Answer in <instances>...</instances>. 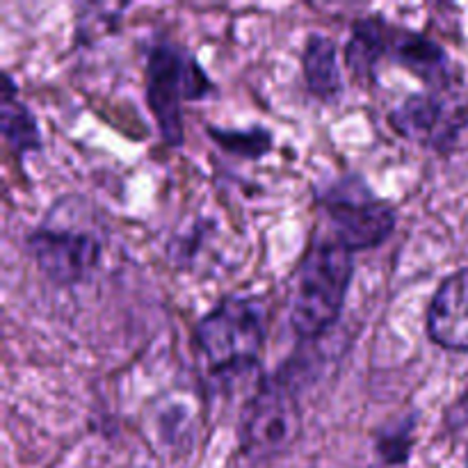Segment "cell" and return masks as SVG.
I'll list each match as a JSON object with an SVG mask.
<instances>
[{"label":"cell","mask_w":468,"mask_h":468,"mask_svg":"<svg viewBox=\"0 0 468 468\" xmlns=\"http://www.w3.org/2000/svg\"><path fill=\"white\" fill-rule=\"evenodd\" d=\"M302 430L292 378L286 373L263 379L240 416V448L250 460H270L295 443Z\"/></svg>","instance_id":"4"},{"label":"cell","mask_w":468,"mask_h":468,"mask_svg":"<svg viewBox=\"0 0 468 468\" xmlns=\"http://www.w3.org/2000/svg\"><path fill=\"white\" fill-rule=\"evenodd\" d=\"M388 32L391 27L382 18H364L356 23L346 48L347 67L355 71V76L364 78L373 73L378 59L388 50Z\"/></svg>","instance_id":"12"},{"label":"cell","mask_w":468,"mask_h":468,"mask_svg":"<svg viewBox=\"0 0 468 468\" xmlns=\"http://www.w3.org/2000/svg\"><path fill=\"white\" fill-rule=\"evenodd\" d=\"M213 90L204 69L181 46L160 41L149 53L146 99L158 122L163 140L178 146L183 142V101L201 99Z\"/></svg>","instance_id":"3"},{"label":"cell","mask_w":468,"mask_h":468,"mask_svg":"<svg viewBox=\"0 0 468 468\" xmlns=\"http://www.w3.org/2000/svg\"><path fill=\"white\" fill-rule=\"evenodd\" d=\"M206 366L218 375L245 373L259 366L265 341V309L256 297H224L197 324Z\"/></svg>","instance_id":"2"},{"label":"cell","mask_w":468,"mask_h":468,"mask_svg":"<svg viewBox=\"0 0 468 468\" xmlns=\"http://www.w3.org/2000/svg\"><path fill=\"white\" fill-rule=\"evenodd\" d=\"M388 53L396 62L410 69L419 78H423L430 85H448L452 80L451 62L446 58V50L425 35L411 30H393L388 32Z\"/></svg>","instance_id":"9"},{"label":"cell","mask_w":468,"mask_h":468,"mask_svg":"<svg viewBox=\"0 0 468 468\" xmlns=\"http://www.w3.org/2000/svg\"><path fill=\"white\" fill-rule=\"evenodd\" d=\"M320 201L332 219L334 238L352 254L382 245L396 229V213L391 206L370 195L359 178L338 181Z\"/></svg>","instance_id":"5"},{"label":"cell","mask_w":468,"mask_h":468,"mask_svg":"<svg viewBox=\"0 0 468 468\" xmlns=\"http://www.w3.org/2000/svg\"><path fill=\"white\" fill-rule=\"evenodd\" d=\"M411 428L414 423H407L405 428L398 430H387L382 437L378 439V452L387 464H402L407 462V455H410V446H411Z\"/></svg>","instance_id":"14"},{"label":"cell","mask_w":468,"mask_h":468,"mask_svg":"<svg viewBox=\"0 0 468 468\" xmlns=\"http://www.w3.org/2000/svg\"><path fill=\"white\" fill-rule=\"evenodd\" d=\"M448 423L457 430L468 428V393H464V396L452 405V410L448 411Z\"/></svg>","instance_id":"15"},{"label":"cell","mask_w":468,"mask_h":468,"mask_svg":"<svg viewBox=\"0 0 468 468\" xmlns=\"http://www.w3.org/2000/svg\"><path fill=\"white\" fill-rule=\"evenodd\" d=\"M391 126L411 142L448 144V135L455 137L457 128L448 123L446 103L437 94H414L402 101L391 114Z\"/></svg>","instance_id":"8"},{"label":"cell","mask_w":468,"mask_h":468,"mask_svg":"<svg viewBox=\"0 0 468 468\" xmlns=\"http://www.w3.org/2000/svg\"><path fill=\"white\" fill-rule=\"evenodd\" d=\"M304 78L306 87L320 101H336L343 94L338 50L329 37L311 35L304 48Z\"/></svg>","instance_id":"10"},{"label":"cell","mask_w":468,"mask_h":468,"mask_svg":"<svg viewBox=\"0 0 468 468\" xmlns=\"http://www.w3.org/2000/svg\"><path fill=\"white\" fill-rule=\"evenodd\" d=\"M428 334L443 350L468 352V268L437 288L430 302Z\"/></svg>","instance_id":"7"},{"label":"cell","mask_w":468,"mask_h":468,"mask_svg":"<svg viewBox=\"0 0 468 468\" xmlns=\"http://www.w3.org/2000/svg\"><path fill=\"white\" fill-rule=\"evenodd\" d=\"M210 135L218 142L222 149L231 151V154L242 155V158H261L263 154H268L270 144H272V137L263 128H254V131H218V128H210Z\"/></svg>","instance_id":"13"},{"label":"cell","mask_w":468,"mask_h":468,"mask_svg":"<svg viewBox=\"0 0 468 468\" xmlns=\"http://www.w3.org/2000/svg\"><path fill=\"white\" fill-rule=\"evenodd\" d=\"M466 468H468V455H466Z\"/></svg>","instance_id":"16"},{"label":"cell","mask_w":468,"mask_h":468,"mask_svg":"<svg viewBox=\"0 0 468 468\" xmlns=\"http://www.w3.org/2000/svg\"><path fill=\"white\" fill-rule=\"evenodd\" d=\"M355 259L336 238L318 240L302 261L291 304V324L300 338H318L346 306Z\"/></svg>","instance_id":"1"},{"label":"cell","mask_w":468,"mask_h":468,"mask_svg":"<svg viewBox=\"0 0 468 468\" xmlns=\"http://www.w3.org/2000/svg\"><path fill=\"white\" fill-rule=\"evenodd\" d=\"M26 245L37 268L58 286L80 283L101 256V245L91 233L50 224L32 231Z\"/></svg>","instance_id":"6"},{"label":"cell","mask_w":468,"mask_h":468,"mask_svg":"<svg viewBox=\"0 0 468 468\" xmlns=\"http://www.w3.org/2000/svg\"><path fill=\"white\" fill-rule=\"evenodd\" d=\"M3 103H0V128H3V137L18 155L30 154V151L41 149V135L39 126H37L35 114L23 105L14 94L12 78L5 73L3 76Z\"/></svg>","instance_id":"11"}]
</instances>
